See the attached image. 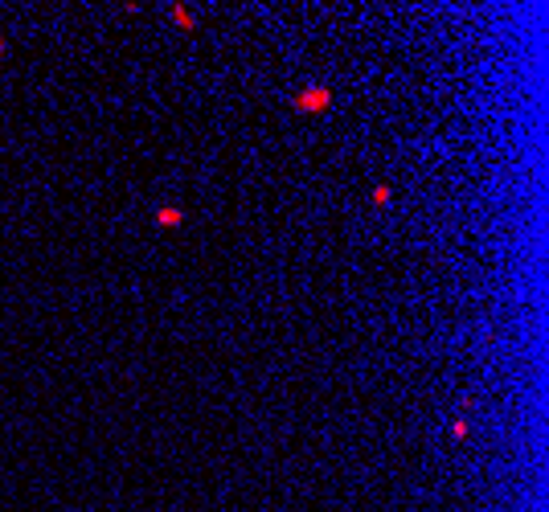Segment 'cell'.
<instances>
[{
    "label": "cell",
    "mask_w": 549,
    "mask_h": 512,
    "mask_svg": "<svg viewBox=\"0 0 549 512\" xmlns=\"http://www.w3.org/2000/svg\"><path fill=\"white\" fill-rule=\"evenodd\" d=\"M164 221H168V226H173V221H180V214H177V209H168V214H164V209H160V226H164Z\"/></svg>",
    "instance_id": "cell-1"
},
{
    "label": "cell",
    "mask_w": 549,
    "mask_h": 512,
    "mask_svg": "<svg viewBox=\"0 0 549 512\" xmlns=\"http://www.w3.org/2000/svg\"><path fill=\"white\" fill-rule=\"evenodd\" d=\"M0 54H4V41H0Z\"/></svg>",
    "instance_id": "cell-2"
}]
</instances>
